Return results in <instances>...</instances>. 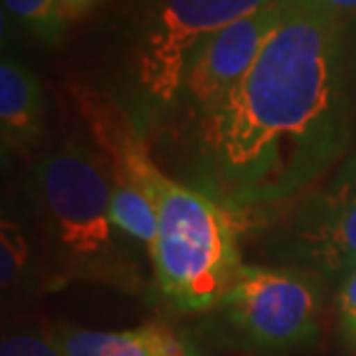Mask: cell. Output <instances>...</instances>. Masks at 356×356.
<instances>
[{
    "mask_svg": "<svg viewBox=\"0 0 356 356\" xmlns=\"http://www.w3.org/2000/svg\"><path fill=\"white\" fill-rule=\"evenodd\" d=\"M356 130L345 24L284 5L243 79L199 113V169L232 211L298 197L336 167Z\"/></svg>",
    "mask_w": 356,
    "mask_h": 356,
    "instance_id": "1",
    "label": "cell"
},
{
    "mask_svg": "<svg viewBox=\"0 0 356 356\" xmlns=\"http://www.w3.org/2000/svg\"><path fill=\"white\" fill-rule=\"evenodd\" d=\"M111 190L102 158L81 139H67L44 155L31 178L40 227L60 275L130 291L141 275L113 234Z\"/></svg>",
    "mask_w": 356,
    "mask_h": 356,
    "instance_id": "2",
    "label": "cell"
},
{
    "mask_svg": "<svg viewBox=\"0 0 356 356\" xmlns=\"http://www.w3.org/2000/svg\"><path fill=\"white\" fill-rule=\"evenodd\" d=\"M158 241L151 248L155 280L178 310L220 305L243 268L232 211L204 190L167 178L158 197Z\"/></svg>",
    "mask_w": 356,
    "mask_h": 356,
    "instance_id": "3",
    "label": "cell"
},
{
    "mask_svg": "<svg viewBox=\"0 0 356 356\" xmlns=\"http://www.w3.org/2000/svg\"><path fill=\"white\" fill-rule=\"evenodd\" d=\"M266 252L280 266L336 284L356 270V153L270 232Z\"/></svg>",
    "mask_w": 356,
    "mask_h": 356,
    "instance_id": "4",
    "label": "cell"
},
{
    "mask_svg": "<svg viewBox=\"0 0 356 356\" xmlns=\"http://www.w3.org/2000/svg\"><path fill=\"white\" fill-rule=\"evenodd\" d=\"M273 0H146L134 35V74L155 104L183 95L185 74L199 47L245 14Z\"/></svg>",
    "mask_w": 356,
    "mask_h": 356,
    "instance_id": "5",
    "label": "cell"
},
{
    "mask_svg": "<svg viewBox=\"0 0 356 356\" xmlns=\"http://www.w3.org/2000/svg\"><path fill=\"white\" fill-rule=\"evenodd\" d=\"M220 308L248 345L264 352L301 350L319 336V284L289 266L243 264Z\"/></svg>",
    "mask_w": 356,
    "mask_h": 356,
    "instance_id": "6",
    "label": "cell"
},
{
    "mask_svg": "<svg viewBox=\"0 0 356 356\" xmlns=\"http://www.w3.org/2000/svg\"><path fill=\"white\" fill-rule=\"evenodd\" d=\"M282 14L284 3L273 0L220 28L197 49L185 74L183 95L199 113L220 102L250 72L270 33L282 21Z\"/></svg>",
    "mask_w": 356,
    "mask_h": 356,
    "instance_id": "7",
    "label": "cell"
},
{
    "mask_svg": "<svg viewBox=\"0 0 356 356\" xmlns=\"http://www.w3.org/2000/svg\"><path fill=\"white\" fill-rule=\"evenodd\" d=\"M49 336L65 356H202L185 333L162 322H148L125 331L56 324Z\"/></svg>",
    "mask_w": 356,
    "mask_h": 356,
    "instance_id": "8",
    "label": "cell"
},
{
    "mask_svg": "<svg viewBox=\"0 0 356 356\" xmlns=\"http://www.w3.org/2000/svg\"><path fill=\"white\" fill-rule=\"evenodd\" d=\"M44 132V90L38 74L12 56L0 60V141L3 153H28Z\"/></svg>",
    "mask_w": 356,
    "mask_h": 356,
    "instance_id": "9",
    "label": "cell"
},
{
    "mask_svg": "<svg viewBox=\"0 0 356 356\" xmlns=\"http://www.w3.org/2000/svg\"><path fill=\"white\" fill-rule=\"evenodd\" d=\"M111 222L118 234H125L127 238L144 243L148 252L158 241V211L151 199L132 183L113 181Z\"/></svg>",
    "mask_w": 356,
    "mask_h": 356,
    "instance_id": "10",
    "label": "cell"
},
{
    "mask_svg": "<svg viewBox=\"0 0 356 356\" xmlns=\"http://www.w3.org/2000/svg\"><path fill=\"white\" fill-rule=\"evenodd\" d=\"M3 12L40 44H58L70 21L63 0H3Z\"/></svg>",
    "mask_w": 356,
    "mask_h": 356,
    "instance_id": "11",
    "label": "cell"
},
{
    "mask_svg": "<svg viewBox=\"0 0 356 356\" xmlns=\"http://www.w3.org/2000/svg\"><path fill=\"white\" fill-rule=\"evenodd\" d=\"M28 264V238L19 232L14 222L3 220L0 229V282L3 287H12L19 282L21 273Z\"/></svg>",
    "mask_w": 356,
    "mask_h": 356,
    "instance_id": "12",
    "label": "cell"
},
{
    "mask_svg": "<svg viewBox=\"0 0 356 356\" xmlns=\"http://www.w3.org/2000/svg\"><path fill=\"white\" fill-rule=\"evenodd\" d=\"M0 356H65L60 347L54 343V338L44 333H17V336L3 338Z\"/></svg>",
    "mask_w": 356,
    "mask_h": 356,
    "instance_id": "13",
    "label": "cell"
},
{
    "mask_svg": "<svg viewBox=\"0 0 356 356\" xmlns=\"http://www.w3.org/2000/svg\"><path fill=\"white\" fill-rule=\"evenodd\" d=\"M338 329L347 345L356 347V270L340 282L338 289Z\"/></svg>",
    "mask_w": 356,
    "mask_h": 356,
    "instance_id": "14",
    "label": "cell"
},
{
    "mask_svg": "<svg viewBox=\"0 0 356 356\" xmlns=\"http://www.w3.org/2000/svg\"><path fill=\"white\" fill-rule=\"evenodd\" d=\"M284 5L305 10L312 14H322V17L338 19L347 24L352 17H356V0H282Z\"/></svg>",
    "mask_w": 356,
    "mask_h": 356,
    "instance_id": "15",
    "label": "cell"
},
{
    "mask_svg": "<svg viewBox=\"0 0 356 356\" xmlns=\"http://www.w3.org/2000/svg\"><path fill=\"white\" fill-rule=\"evenodd\" d=\"M345 42H347V65H350V79L356 99V17L345 24Z\"/></svg>",
    "mask_w": 356,
    "mask_h": 356,
    "instance_id": "16",
    "label": "cell"
},
{
    "mask_svg": "<svg viewBox=\"0 0 356 356\" xmlns=\"http://www.w3.org/2000/svg\"><path fill=\"white\" fill-rule=\"evenodd\" d=\"M104 0H63V10H65L70 21H79L95 10L97 5H102Z\"/></svg>",
    "mask_w": 356,
    "mask_h": 356,
    "instance_id": "17",
    "label": "cell"
}]
</instances>
